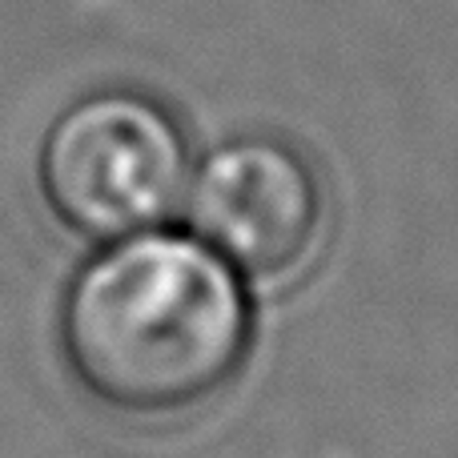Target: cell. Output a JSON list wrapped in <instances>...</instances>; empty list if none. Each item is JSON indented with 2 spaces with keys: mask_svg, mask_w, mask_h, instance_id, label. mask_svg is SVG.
<instances>
[{
  "mask_svg": "<svg viewBox=\"0 0 458 458\" xmlns=\"http://www.w3.org/2000/svg\"><path fill=\"white\" fill-rule=\"evenodd\" d=\"M250 306L237 274L190 237L137 233L97 253L61 301L72 382L125 419H182L237 378Z\"/></svg>",
  "mask_w": 458,
  "mask_h": 458,
  "instance_id": "6da1fadb",
  "label": "cell"
},
{
  "mask_svg": "<svg viewBox=\"0 0 458 458\" xmlns=\"http://www.w3.org/2000/svg\"><path fill=\"white\" fill-rule=\"evenodd\" d=\"M37 182L69 233L113 245L177 214L190 190V149L161 101L137 89H97L45 129Z\"/></svg>",
  "mask_w": 458,
  "mask_h": 458,
  "instance_id": "7a4b0ae2",
  "label": "cell"
},
{
  "mask_svg": "<svg viewBox=\"0 0 458 458\" xmlns=\"http://www.w3.org/2000/svg\"><path fill=\"white\" fill-rule=\"evenodd\" d=\"M185 206L198 242L261 285L301 274L326 225L314 169L269 137H237L209 153L190 177Z\"/></svg>",
  "mask_w": 458,
  "mask_h": 458,
  "instance_id": "3957f363",
  "label": "cell"
}]
</instances>
